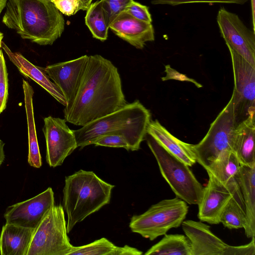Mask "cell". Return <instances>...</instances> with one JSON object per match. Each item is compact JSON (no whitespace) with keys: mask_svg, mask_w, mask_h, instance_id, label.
Returning a JSON list of instances; mask_svg holds the SVG:
<instances>
[{"mask_svg":"<svg viewBox=\"0 0 255 255\" xmlns=\"http://www.w3.org/2000/svg\"><path fill=\"white\" fill-rule=\"evenodd\" d=\"M127 103L117 68L101 55L89 56L75 99L64 109V119L82 127Z\"/></svg>","mask_w":255,"mask_h":255,"instance_id":"cell-1","label":"cell"},{"mask_svg":"<svg viewBox=\"0 0 255 255\" xmlns=\"http://www.w3.org/2000/svg\"><path fill=\"white\" fill-rule=\"evenodd\" d=\"M2 21L23 39L52 45L64 29L62 13L49 0H7Z\"/></svg>","mask_w":255,"mask_h":255,"instance_id":"cell-2","label":"cell"},{"mask_svg":"<svg viewBox=\"0 0 255 255\" xmlns=\"http://www.w3.org/2000/svg\"><path fill=\"white\" fill-rule=\"evenodd\" d=\"M114 187L93 171L81 169L66 176L63 207L67 215V233L76 224L108 204Z\"/></svg>","mask_w":255,"mask_h":255,"instance_id":"cell-3","label":"cell"},{"mask_svg":"<svg viewBox=\"0 0 255 255\" xmlns=\"http://www.w3.org/2000/svg\"><path fill=\"white\" fill-rule=\"evenodd\" d=\"M145 139L157 162L162 177L176 197L187 204L198 205L203 187L189 166L169 153L147 133Z\"/></svg>","mask_w":255,"mask_h":255,"instance_id":"cell-4","label":"cell"},{"mask_svg":"<svg viewBox=\"0 0 255 255\" xmlns=\"http://www.w3.org/2000/svg\"><path fill=\"white\" fill-rule=\"evenodd\" d=\"M187 203L176 197L152 205L145 212L133 215L129 227L132 232L153 241L172 228L179 227L188 212Z\"/></svg>","mask_w":255,"mask_h":255,"instance_id":"cell-5","label":"cell"},{"mask_svg":"<svg viewBox=\"0 0 255 255\" xmlns=\"http://www.w3.org/2000/svg\"><path fill=\"white\" fill-rule=\"evenodd\" d=\"M150 121V111L136 100L73 131L77 147L82 149L93 144L97 139L110 132L135 126L148 125Z\"/></svg>","mask_w":255,"mask_h":255,"instance_id":"cell-6","label":"cell"},{"mask_svg":"<svg viewBox=\"0 0 255 255\" xmlns=\"http://www.w3.org/2000/svg\"><path fill=\"white\" fill-rule=\"evenodd\" d=\"M61 205H54L34 230L26 255H67L72 246Z\"/></svg>","mask_w":255,"mask_h":255,"instance_id":"cell-7","label":"cell"},{"mask_svg":"<svg viewBox=\"0 0 255 255\" xmlns=\"http://www.w3.org/2000/svg\"><path fill=\"white\" fill-rule=\"evenodd\" d=\"M233 98L210 125L208 132L197 144H193L197 162L206 169L219 154L233 151L234 132L236 128Z\"/></svg>","mask_w":255,"mask_h":255,"instance_id":"cell-8","label":"cell"},{"mask_svg":"<svg viewBox=\"0 0 255 255\" xmlns=\"http://www.w3.org/2000/svg\"><path fill=\"white\" fill-rule=\"evenodd\" d=\"M233 69L234 88L232 97L236 126L255 114V66L229 50Z\"/></svg>","mask_w":255,"mask_h":255,"instance_id":"cell-9","label":"cell"},{"mask_svg":"<svg viewBox=\"0 0 255 255\" xmlns=\"http://www.w3.org/2000/svg\"><path fill=\"white\" fill-rule=\"evenodd\" d=\"M217 21L222 37L231 50L255 66V33L239 16L224 7L218 11Z\"/></svg>","mask_w":255,"mask_h":255,"instance_id":"cell-10","label":"cell"},{"mask_svg":"<svg viewBox=\"0 0 255 255\" xmlns=\"http://www.w3.org/2000/svg\"><path fill=\"white\" fill-rule=\"evenodd\" d=\"M64 119L48 116L44 119L42 130L46 145V160L50 167L62 164L77 144L75 134Z\"/></svg>","mask_w":255,"mask_h":255,"instance_id":"cell-11","label":"cell"},{"mask_svg":"<svg viewBox=\"0 0 255 255\" xmlns=\"http://www.w3.org/2000/svg\"><path fill=\"white\" fill-rule=\"evenodd\" d=\"M54 203V192L48 187L30 199L9 206L4 214L6 223L35 229Z\"/></svg>","mask_w":255,"mask_h":255,"instance_id":"cell-12","label":"cell"},{"mask_svg":"<svg viewBox=\"0 0 255 255\" xmlns=\"http://www.w3.org/2000/svg\"><path fill=\"white\" fill-rule=\"evenodd\" d=\"M238 188L235 178L224 184L209 175L208 183L203 187L202 197L198 205L200 220L210 224L220 223V216L224 208Z\"/></svg>","mask_w":255,"mask_h":255,"instance_id":"cell-13","label":"cell"},{"mask_svg":"<svg viewBox=\"0 0 255 255\" xmlns=\"http://www.w3.org/2000/svg\"><path fill=\"white\" fill-rule=\"evenodd\" d=\"M89 56L85 55L69 61L59 62L43 68L44 71L60 89L69 106L78 92Z\"/></svg>","mask_w":255,"mask_h":255,"instance_id":"cell-14","label":"cell"},{"mask_svg":"<svg viewBox=\"0 0 255 255\" xmlns=\"http://www.w3.org/2000/svg\"><path fill=\"white\" fill-rule=\"evenodd\" d=\"M182 228L191 245V255H224L228 244L202 221L184 220Z\"/></svg>","mask_w":255,"mask_h":255,"instance_id":"cell-15","label":"cell"},{"mask_svg":"<svg viewBox=\"0 0 255 255\" xmlns=\"http://www.w3.org/2000/svg\"><path fill=\"white\" fill-rule=\"evenodd\" d=\"M114 33L137 49H142L146 42L154 40L151 23L138 20L126 11L119 14L109 26Z\"/></svg>","mask_w":255,"mask_h":255,"instance_id":"cell-16","label":"cell"},{"mask_svg":"<svg viewBox=\"0 0 255 255\" xmlns=\"http://www.w3.org/2000/svg\"><path fill=\"white\" fill-rule=\"evenodd\" d=\"M1 47L21 75L37 83L64 107L67 105L68 103L62 93L50 80L43 67L33 65L21 53L12 52L3 42H1Z\"/></svg>","mask_w":255,"mask_h":255,"instance_id":"cell-17","label":"cell"},{"mask_svg":"<svg viewBox=\"0 0 255 255\" xmlns=\"http://www.w3.org/2000/svg\"><path fill=\"white\" fill-rule=\"evenodd\" d=\"M147 133L169 153L189 167L197 162L193 144L181 141L173 135L157 120L150 121L147 127Z\"/></svg>","mask_w":255,"mask_h":255,"instance_id":"cell-18","label":"cell"},{"mask_svg":"<svg viewBox=\"0 0 255 255\" xmlns=\"http://www.w3.org/2000/svg\"><path fill=\"white\" fill-rule=\"evenodd\" d=\"M244 201L247 222L244 228L248 238L255 236V165H241L235 177Z\"/></svg>","mask_w":255,"mask_h":255,"instance_id":"cell-19","label":"cell"},{"mask_svg":"<svg viewBox=\"0 0 255 255\" xmlns=\"http://www.w3.org/2000/svg\"><path fill=\"white\" fill-rule=\"evenodd\" d=\"M255 118L246 119L235 128L233 151L241 165H255Z\"/></svg>","mask_w":255,"mask_h":255,"instance_id":"cell-20","label":"cell"},{"mask_svg":"<svg viewBox=\"0 0 255 255\" xmlns=\"http://www.w3.org/2000/svg\"><path fill=\"white\" fill-rule=\"evenodd\" d=\"M34 230L6 223L0 235V254L26 255Z\"/></svg>","mask_w":255,"mask_h":255,"instance_id":"cell-21","label":"cell"},{"mask_svg":"<svg viewBox=\"0 0 255 255\" xmlns=\"http://www.w3.org/2000/svg\"><path fill=\"white\" fill-rule=\"evenodd\" d=\"M22 88L28 128V162L30 166L38 168L42 165V160L36 135L34 117L33 106L34 90L29 83L23 79H22Z\"/></svg>","mask_w":255,"mask_h":255,"instance_id":"cell-22","label":"cell"},{"mask_svg":"<svg viewBox=\"0 0 255 255\" xmlns=\"http://www.w3.org/2000/svg\"><path fill=\"white\" fill-rule=\"evenodd\" d=\"M241 164L235 154L231 150L221 152L205 169L208 175L217 181L226 184L238 174Z\"/></svg>","mask_w":255,"mask_h":255,"instance_id":"cell-23","label":"cell"},{"mask_svg":"<svg viewBox=\"0 0 255 255\" xmlns=\"http://www.w3.org/2000/svg\"><path fill=\"white\" fill-rule=\"evenodd\" d=\"M142 252L128 245L118 247L105 238L97 240L90 244L75 247L67 255H141Z\"/></svg>","mask_w":255,"mask_h":255,"instance_id":"cell-24","label":"cell"},{"mask_svg":"<svg viewBox=\"0 0 255 255\" xmlns=\"http://www.w3.org/2000/svg\"><path fill=\"white\" fill-rule=\"evenodd\" d=\"M220 222L229 229L245 228L247 222L246 211L239 186L224 208Z\"/></svg>","mask_w":255,"mask_h":255,"instance_id":"cell-25","label":"cell"},{"mask_svg":"<svg viewBox=\"0 0 255 255\" xmlns=\"http://www.w3.org/2000/svg\"><path fill=\"white\" fill-rule=\"evenodd\" d=\"M191 245L186 236L182 234L164 235L152 246L145 255H191Z\"/></svg>","mask_w":255,"mask_h":255,"instance_id":"cell-26","label":"cell"},{"mask_svg":"<svg viewBox=\"0 0 255 255\" xmlns=\"http://www.w3.org/2000/svg\"><path fill=\"white\" fill-rule=\"evenodd\" d=\"M85 23L93 37L102 41L107 39L110 24L102 8L101 0L91 3L87 10Z\"/></svg>","mask_w":255,"mask_h":255,"instance_id":"cell-27","label":"cell"},{"mask_svg":"<svg viewBox=\"0 0 255 255\" xmlns=\"http://www.w3.org/2000/svg\"><path fill=\"white\" fill-rule=\"evenodd\" d=\"M102 6L110 25L117 16L123 11L133 0H101Z\"/></svg>","mask_w":255,"mask_h":255,"instance_id":"cell-28","label":"cell"},{"mask_svg":"<svg viewBox=\"0 0 255 255\" xmlns=\"http://www.w3.org/2000/svg\"><path fill=\"white\" fill-rule=\"evenodd\" d=\"M8 96V73L3 52L0 49V114L6 108Z\"/></svg>","mask_w":255,"mask_h":255,"instance_id":"cell-29","label":"cell"},{"mask_svg":"<svg viewBox=\"0 0 255 255\" xmlns=\"http://www.w3.org/2000/svg\"><path fill=\"white\" fill-rule=\"evenodd\" d=\"M249 0H150L153 4H168L177 5L193 2L226 3L244 4Z\"/></svg>","mask_w":255,"mask_h":255,"instance_id":"cell-30","label":"cell"},{"mask_svg":"<svg viewBox=\"0 0 255 255\" xmlns=\"http://www.w3.org/2000/svg\"><path fill=\"white\" fill-rule=\"evenodd\" d=\"M125 11L138 20L147 23L152 22L148 7L146 5L133 1Z\"/></svg>","mask_w":255,"mask_h":255,"instance_id":"cell-31","label":"cell"},{"mask_svg":"<svg viewBox=\"0 0 255 255\" xmlns=\"http://www.w3.org/2000/svg\"><path fill=\"white\" fill-rule=\"evenodd\" d=\"M251 242L246 245L233 246L228 245L224 255H255V237L251 238Z\"/></svg>","mask_w":255,"mask_h":255,"instance_id":"cell-32","label":"cell"},{"mask_svg":"<svg viewBox=\"0 0 255 255\" xmlns=\"http://www.w3.org/2000/svg\"><path fill=\"white\" fill-rule=\"evenodd\" d=\"M55 7L67 16L75 14L79 9V0H52Z\"/></svg>","mask_w":255,"mask_h":255,"instance_id":"cell-33","label":"cell"},{"mask_svg":"<svg viewBox=\"0 0 255 255\" xmlns=\"http://www.w3.org/2000/svg\"><path fill=\"white\" fill-rule=\"evenodd\" d=\"M165 73L166 75L161 77L162 81L168 80H175L180 81L189 82L194 84L197 88H200L203 87L202 85L196 81L194 79L187 77L185 74L180 73L174 69L171 68L169 65L165 66Z\"/></svg>","mask_w":255,"mask_h":255,"instance_id":"cell-34","label":"cell"},{"mask_svg":"<svg viewBox=\"0 0 255 255\" xmlns=\"http://www.w3.org/2000/svg\"><path fill=\"white\" fill-rule=\"evenodd\" d=\"M79 9L87 10L90 5L92 0H79Z\"/></svg>","mask_w":255,"mask_h":255,"instance_id":"cell-35","label":"cell"},{"mask_svg":"<svg viewBox=\"0 0 255 255\" xmlns=\"http://www.w3.org/2000/svg\"><path fill=\"white\" fill-rule=\"evenodd\" d=\"M253 31H255V0H251Z\"/></svg>","mask_w":255,"mask_h":255,"instance_id":"cell-36","label":"cell"},{"mask_svg":"<svg viewBox=\"0 0 255 255\" xmlns=\"http://www.w3.org/2000/svg\"><path fill=\"white\" fill-rule=\"evenodd\" d=\"M4 146V143L0 139V166L5 158Z\"/></svg>","mask_w":255,"mask_h":255,"instance_id":"cell-37","label":"cell"},{"mask_svg":"<svg viewBox=\"0 0 255 255\" xmlns=\"http://www.w3.org/2000/svg\"><path fill=\"white\" fill-rule=\"evenodd\" d=\"M7 0H0V14L5 6Z\"/></svg>","mask_w":255,"mask_h":255,"instance_id":"cell-38","label":"cell"},{"mask_svg":"<svg viewBox=\"0 0 255 255\" xmlns=\"http://www.w3.org/2000/svg\"><path fill=\"white\" fill-rule=\"evenodd\" d=\"M3 37V34L0 32V49L1 48V42Z\"/></svg>","mask_w":255,"mask_h":255,"instance_id":"cell-39","label":"cell"},{"mask_svg":"<svg viewBox=\"0 0 255 255\" xmlns=\"http://www.w3.org/2000/svg\"><path fill=\"white\" fill-rule=\"evenodd\" d=\"M49 0L51 1H52V0Z\"/></svg>","mask_w":255,"mask_h":255,"instance_id":"cell-40","label":"cell"}]
</instances>
